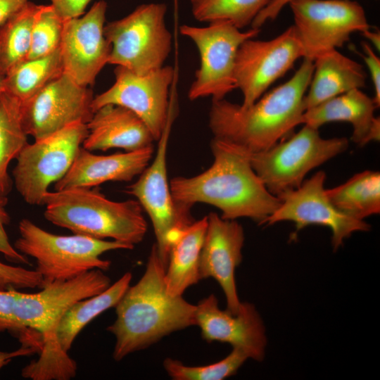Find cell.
<instances>
[{"label":"cell","mask_w":380,"mask_h":380,"mask_svg":"<svg viewBox=\"0 0 380 380\" xmlns=\"http://www.w3.org/2000/svg\"><path fill=\"white\" fill-rule=\"evenodd\" d=\"M87 134V124L75 122L21 149L12 175L26 203L42 205L49 186L69 170Z\"/></svg>","instance_id":"30bf717a"},{"label":"cell","mask_w":380,"mask_h":380,"mask_svg":"<svg viewBox=\"0 0 380 380\" xmlns=\"http://www.w3.org/2000/svg\"><path fill=\"white\" fill-rule=\"evenodd\" d=\"M210 147L214 159L208 169L194 177L170 180L176 205L191 211L195 203H207L217 208L223 219L247 217L263 224L281 201L267 190L253 169L251 153L214 137Z\"/></svg>","instance_id":"6da1fadb"},{"label":"cell","mask_w":380,"mask_h":380,"mask_svg":"<svg viewBox=\"0 0 380 380\" xmlns=\"http://www.w3.org/2000/svg\"><path fill=\"white\" fill-rule=\"evenodd\" d=\"M362 34L379 51L380 33L379 31L371 30V28L362 32Z\"/></svg>","instance_id":"60d3db41"},{"label":"cell","mask_w":380,"mask_h":380,"mask_svg":"<svg viewBox=\"0 0 380 380\" xmlns=\"http://www.w3.org/2000/svg\"><path fill=\"white\" fill-rule=\"evenodd\" d=\"M29 0H0V25L19 11Z\"/></svg>","instance_id":"f35d334b"},{"label":"cell","mask_w":380,"mask_h":380,"mask_svg":"<svg viewBox=\"0 0 380 380\" xmlns=\"http://www.w3.org/2000/svg\"><path fill=\"white\" fill-rule=\"evenodd\" d=\"M165 274V267L154 243L144 274L127 289L115 307V322L106 329L115 338L113 353L115 361L172 332L196 325V305L182 296H170Z\"/></svg>","instance_id":"3957f363"},{"label":"cell","mask_w":380,"mask_h":380,"mask_svg":"<svg viewBox=\"0 0 380 380\" xmlns=\"http://www.w3.org/2000/svg\"><path fill=\"white\" fill-rule=\"evenodd\" d=\"M196 325L202 338L210 343H227L243 350L248 357L260 362L265 356L267 336L263 321L255 305L240 303L238 312L222 310L214 294L196 305Z\"/></svg>","instance_id":"ac0fdd59"},{"label":"cell","mask_w":380,"mask_h":380,"mask_svg":"<svg viewBox=\"0 0 380 380\" xmlns=\"http://www.w3.org/2000/svg\"><path fill=\"white\" fill-rule=\"evenodd\" d=\"M87 126L88 134L82 147L89 151L113 148L134 151L153 146L155 141L139 117L118 105L108 104L97 109Z\"/></svg>","instance_id":"7402d4cb"},{"label":"cell","mask_w":380,"mask_h":380,"mask_svg":"<svg viewBox=\"0 0 380 380\" xmlns=\"http://www.w3.org/2000/svg\"><path fill=\"white\" fill-rule=\"evenodd\" d=\"M271 0H190L194 18L203 23L227 20L241 30L251 25Z\"/></svg>","instance_id":"f546056e"},{"label":"cell","mask_w":380,"mask_h":380,"mask_svg":"<svg viewBox=\"0 0 380 380\" xmlns=\"http://www.w3.org/2000/svg\"><path fill=\"white\" fill-rule=\"evenodd\" d=\"M373 98L354 89L305 110L303 125L319 129L331 122H347L353 127L351 140L360 146L380 139V118Z\"/></svg>","instance_id":"44dd1931"},{"label":"cell","mask_w":380,"mask_h":380,"mask_svg":"<svg viewBox=\"0 0 380 380\" xmlns=\"http://www.w3.org/2000/svg\"><path fill=\"white\" fill-rule=\"evenodd\" d=\"M107 4H94L82 17L64 20L59 47L63 72L77 84L91 85L108 63L111 46L104 35Z\"/></svg>","instance_id":"e0dca14e"},{"label":"cell","mask_w":380,"mask_h":380,"mask_svg":"<svg viewBox=\"0 0 380 380\" xmlns=\"http://www.w3.org/2000/svg\"><path fill=\"white\" fill-rule=\"evenodd\" d=\"M293 25L303 58L314 61L342 47L355 32L371 28L362 6L351 0H291Z\"/></svg>","instance_id":"8fae6325"},{"label":"cell","mask_w":380,"mask_h":380,"mask_svg":"<svg viewBox=\"0 0 380 380\" xmlns=\"http://www.w3.org/2000/svg\"><path fill=\"white\" fill-rule=\"evenodd\" d=\"M300 58L303 52L293 25L270 40L244 41L234 65L236 87L243 94L241 106L253 104Z\"/></svg>","instance_id":"4fadbf2b"},{"label":"cell","mask_w":380,"mask_h":380,"mask_svg":"<svg viewBox=\"0 0 380 380\" xmlns=\"http://www.w3.org/2000/svg\"><path fill=\"white\" fill-rule=\"evenodd\" d=\"M153 153V146L108 156L94 154L81 146L69 170L56 182L54 189L91 188L106 182L131 181L149 165Z\"/></svg>","instance_id":"ffe728a7"},{"label":"cell","mask_w":380,"mask_h":380,"mask_svg":"<svg viewBox=\"0 0 380 380\" xmlns=\"http://www.w3.org/2000/svg\"><path fill=\"white\" fill-rule=\"evenodd\" d=\"M325 179L326 173L318 171L299 187L280 195L279 206L263 224L293 222L296 230L292 238L309 225L327 227L331 232L334 251H338L354 232L369 231L371 226L368 223L344 214L333 205L324 186Z\"/></svg>","instance_id":"5bb4252c"},{"label":"cell","mask_w":380,"mask_h":380,"mask_svg":"<svg viewBox=\"0 0 380 380\" xmlns=\"http://www.w3.org/2000/svg\"><path fill=\"white\" fill-rule=\"evenodd\" d=\"M363 60L365 62L373 83L374 96L373 99L379 108L380 106V59L369 44L363 42Z\"/></svg>","instance_id":"d590c367"},{"label":"cell","mask_w":380,"mask_h":380,"mask_svg":"<svg viewBox=\"0 0 380 380\" xmlns=\"http://www.w3.org/2000/svg\"><path fill=\"white\" fill-rule=\"evenodd\" d=\"M15 290L0 291V332L13 334L22 345L37 346L40 342L39 334L30 329L23 328L15 319L13 313Z\"/></svg>","instance_id":"d6a6232c"},{"label":"cell","mask_w":380,"mask_h":380,"mask_svg":"<svg viewBox=\"0 0 380 380\" xmlns=\"http://www.w3.org/2000/svg\"><path fill=\"white\" fill-rule=\"evenodd\" d=\"M248 359L241 350L233 348L224 359L202 366H188L181 361L167 357L163 365L167 374L175 380H222L234 375Z\"/></svg>","instance_id":"4dcf8cb0"},{"label":"cell","mask_w":380,"mask_h":380,"mask_svg":"<svg viewBox=\"0 0 380 380\" xmlns=\"http://www.w3.org/2000/svg\"><path fill=\"white\" fill-rule=\"evenodd\" d=\"M20 236L15 248L37 262L43 287L56 281H65L93 269L108 270L111 262L101 258L106 252L134 246L116 241H106L74 234L58 235L50 233L29 219H22L18 224Z\"/></svg>","instance_id":"8992f818"},{"label":"cell","mask_w":380,"mask_h":380,"mask_svg":"<svg viewBox=\"0 0 380 380\" xmlns=\"http://www.w3.org/2000/svg\"><path fill=\"white\" fill-rule=\"evenodd\" d=\"M333 205L341 212L363 220L380 212V173L365 170L345 183L326 189Z\"/></svg>","instance_id":"484cf974"},{"label":"cell","mask_w":380,"mask_h":380,"mask_svg":"<svg viewBox=\"0 0 380 380\" xmlns=\"http://www.w3.org/2000/svg\"><path fill=\"white\" fill-rule=\"evenodd\" d=\"M345 137L324 139L304 125L296 134L267 150L250 153L253 169L267 190L279 197L299 187L306 175L348 147Z\"/></svg>","instance_id":"52a82bcc"},{"label":"cell","mask_w":380,"mask_h":380,"mask_svg":"<svg viewBox=\"0 0 380 380\" xmlns=\"http://www.w3.org/2000/svg\"><path fill=\"white\" fill-rule=\"evenodd\" d=\"M39 8L27 1L0 25V76L27 59L31 44L34 16Z\"/></svg>","instance_id":"83f0119b"},{"label":"cell","mask_w":380,"mask_h":380,"mask_svg":"<svg viewBox=\"0 0 380 380\" xmlns=\"http://www.w3.org/2000/svg\"><path fill=\"white\" fill-rule=\"evenodd\" d=\"M64 20L51 4L39 5L32 25L27 59L44 57L59 49Z\"/></svg>","instance_id":"1f68e13d"},{"label":"cell","mask_w":380,"mask_h":380,"mask_svg":"<svg viewBox=\"0 0 380 380\" xmlns=\"http://www.w3.org/2000/svg\"><path fill=\"white\" fill-rule=\"evenodd\" d=\"M114 73V84L94 97L93 112L108 104L128 108L143 120L154 140L158 141L174 113L169 99L174 69L164 65L147 74L137 75L117 65Z\"/></svg>","instance_id":"7c38bea8"},{"label":"cell","mask_w":380,"mask_h":380,"mask_svg":"<svg viewBox=\"0 0 380 380\" xmlns=\"http://www.w3.org/2000/svg\"><path fill=\"white\" fill-rule=\"evenodd\" d=\"M34 288H43L38 272L0 262V291Z\"/></svg>","instance_id":"836d02e7"},{"label":"cell","mask_w":380,"mask_h":380,"mask_svg":"<svg viewBox=\"0 0 380 380\" xmlns=\"http://www.w3.org/2000/svg\"><path fill=\"white\" fill-rule=\"evenodd\" d=\"M260 31L254 28L241 31L227 20L213 21L206 27L181 25L180 33L195 44L200 56L189 99L194 101L210 96L222 99L236 89L234 65L237 51L244 41L255 37Z\"/></svg>","instance_id":"9c48e42d"},{"label":"cell","mask_w":380,"mask_h":380,"mask_svg":"<svg viewBox=\"0 0 380 380\" xmlns=\"http://www.w3.org/2000/svg\"><path fill=\"white\" fill-rule=\"evenodd\" d=\"M207 224L208 216H205L170 236L165 282L170 296H182L201 279L199 259Z\"/></svg>","instance_id":"cb8c5ba5"},{"label":"cell","mask_w":380,"mask_h":380,"mask_svg":"<svg viewBox=\"0 0 380 380\" xmlns=\"http://www.w3.org/2000/svg\"><path fill=\"white\" fill-rule=\"evenodd\" d=\"M51 5L63 19L80 17L91 0H49Z\"/></svg>","instance_id":"8d00e7d4"},{"label":"cell","mask_w":380,"mask_h":380,"mask_svg":"<svg viewBox=\"0 0 380 380\" xmlns=\"http://www.w3.org/2000/svg\"><path fill=\"white\" fill-rule=\"evenodd\" d=\"M132 278V273H125L118 281L103 292L77 301L64 313L56 329V336L62 350L68 353L83 328L103 312L115 308Z\"/></svg>","instance_id":"d4e9b609"},{"label":"cell","mask_w":380,"mask_h":380,"mask_svg":"<svg viewBox=\"0 0 380 380\" xmlns=\"http://www.w3.org/2000/svg\"><path fill=\"white\" fill-rule=\"evenodd\" d=\"M163 3L144 4L127 16L104 26L111 46L108 63L145 75L164 66L172 45Z\"/></svg>","instance_id":"ba28073f"},{"label":"cell","mask_w":380,"mask_h":380,"mask_svg":"<svg viewBox=\"0 0 380 380\" xmlns=\"http://www.w3.org/2000/svg\"><path fill=\"white\" fill-rule=\"evenodd\" d=\"M92 91L63 72L41 91L20 103L23 127L35 140L75 123H87L94 112Z\"/></svg>","instance_id":"2e32d148"},{"label":"cell","mask_w":380,"mask_h":380,"mask_svg":"<svg viewBox=\"0 0 380 380\" xmlns=\"http://www.w3.org/2000/svg\"><path fill=\"white\" fill-rule=\"evenodd\" d=\"M39 353V350L33 346L21 345L20 348L11 352H3L0 350V369L8 365L13 358Z\"/></svg>","instance_id":"ab89813d"},{"label":"cell","mask_w":380,"mask_h":380,"mask_svg":"<svg viewBox=\"0 0 380 380\" xmlns=\"http://www.w3.org/2000/svg\"><path fill=\"white\" fill-rule=\"evenodd\" d=\"M174 113L160 138L151 165L127 190L137 198L151 220L158 255L165 268L167 263L170 236L176 230L192 223L191 211L179 208L171 194L167 173V150Z\"/></svg>","instance_id":"9a60e30c"},{"label":"cell","mask_w":380,"mask_h":380,"mask_svg":"<svg viewBox=\"0 0 380 380\" xmlns=\"http://www.w3.org/2000/svg\"><path fill=\"white\" fill-rule=\"evenodd\" d=\"M2 80H3V77H1L0 76V96H1V93H2V89H1V82H2Z\"/></svg>","instance_id":"b9f144b4"},{"label":"cell","mask_w":380,"mask_h":380,"mask_svg":"<svg viewBox=\"0 0 380 380\" xmlns=\"http://www.w3.org/2000/svg\"><path fill=\"white\" fill-rule=\"evenodd\" d=\"M313 63V73L303 100L305 110L366 84L363 66L337 49L320 54Z\"/></svg>","instance_id":"603a6c76"},{"label":"cell","mask_w":380,"mask_h":380,"mask_svg":"<svg viewBox=\"0 0 380 380\" xmlns=\"http://www.w3.org/2000/svg\"><path fill=\"white\" fill-rule=\"evenodd\" d=\"M46 220L74 234L134 246L144 238L147 223L137 200L113 201L96 186L48 191L42 201Z\"/></svg>","instance_id":"5b68a950"},{"label":"cell","mask_w":380,"mask_h":380,"mask_svg":"<svg viewBox=\"0 0 380 380\" xmlns=\"http://www.w3.org/2000/svg\"><path fill=\"white\" fill-rule=\"evenodd\" d=\"M199 259L201 279L212 277L221 286L227 310L238 312L239 300L235 270L242 260L243 227L236 220H225L210 213Z\"/></svg>","instance_id":"d6986e66"},{"label":"cell","mask_w":380,"mask_h":380,"mask_svg":"<svg viewBox=\"0 0 380 380\" xmlns=\"http://www.w3.org/2000/svg\"><path fill=\"white\" fill-rule=\"evenodd\" d=\"M313 61L303 58L286 82L243 107L227 99H212L209 127L214 138L251 153L268 149L301 125L303 100L313 73Z\"/></svg>","instance_id":"7a4b0ae2"},{"label":"cell","mask_w":380,"mask_h":380,"mask_svg":"<svg viewBox=\"0 0 380 380\" xmlns=\"http://www.w3.org/2000/svg\"><path fill=\"white\" fill-rule=\"evenodd\" d=\"M8 203L7 197H0V253L15 263L30 264L26 255L18 252L11 243L5 227L9 224L11 217L6 210Z\"/></svg>","instance_id":"e575fe53"},{"label":"cell","mask_w":380,"mask_h":380,"mask_svg":"<svg viewBox=\"0 0 380 380\" xmlns=\"http://www.w3.org/2000/svg\"><path fill=\"white\" fill-rule=\"evenodd\" d=\"M110 285V279L103 270L93 269L68 280L50 283L37 293L15 290L16 321L23 328L37 332L42 339L38 360L22 369L24 378L67 380L75 376L76 362L58 343V325L72 305L103 292Z\"/></svg>","instance_id":"277c9868"},{"label":"cell","mask_w":380,"mask_h":380,"mask_svg":"<svg viewBox=\"0 0 380 380\" xmlns=\"http://www.w3.org/2000/svg\"><path fill=\"white\" fill-rule=\"evenodd\" d=\"M28 143L20 115V103L2 92L0 96V197H7L12 181L8 172L11 161L15 159Z\"/></svg>","instance_id":"f1b7e54d"},{"label":"cell","mask_w":380,"mask_h":380,"mask_svg":"<svg viewBox=\"0 0 380 380\" xmlns=\"http://www.w3.org/2000/svg\"><path fill=\"white\" fill-rule=\"evenodd\" d=\"M63 72L60 49L44 57L26 59L2 80V92L23 103Z\"/></svg>","instance_id":"4316f807"},{"label":"cell","mask_w":380,"mask_h":380,"mask_svg":"<svg viewBox=\"0 0 380 380\" xmlns=\"http://www.w3.org/2000/svg\"><path fill=\"white\" fill-rule=\"evenodd\" d=\"M291 0H271L270 3L257 15L251 24V28L260 29L268 20H274L283 8Z\"/></svg>","instance_id":"74e56055"}]
</instances>
